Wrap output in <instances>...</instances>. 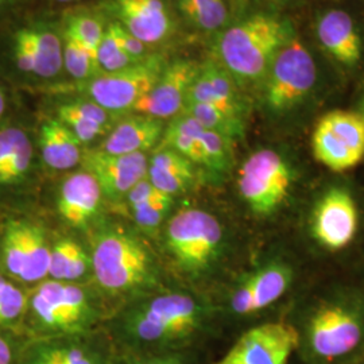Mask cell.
<instances>
[{"instance_id":"20","label":"cell","mask_w":364,"mask_h":364,"mask_svg":"<svg viewBox=\"0 0 364 364\" xmlns=\"http://www.w3.org/2000/svg\"><path fill=\"white\" fill-rule=\"evenodd\" d=\"M164 131V120L138 114L117 124L97 149L108 154L147 153L161 141Z\"/></svg>"},{"instance_id":"25","label":"cell","mask_w":364,"mask_h":364,"mask_svg":"<svg viewBox=\"0 0 364 364\" xmlns=\"http://www.w3.org/2000/svg\"><path fill=\"white\" fill-rule=\"evenodd\" d=\"M312 146L316 159L332 171L352 169L363 158L321 119L313 132Z\"/></svg>"},{"instance_id":"18","label":"cell","mask_w":364,"mask_h":364,"mask_svg":"<svg viewBox=\"0 0 364 364\" xmlns=\"http://www.w3.org/2000/svg\"><path fill=\"white\" fill-rule=\"evenodd\" d=\"M235 82V78L218 61H207L200 66L185 103L213 105L227 114L243 117V105Z\"/></svg>"},{"instance_id":"24","label":"cell","mask_w":364,"mask_h":364,"mask_svg":"<svg viewBox=\"0 0 364 364\" xmlns=\"http://www.w3.org/2000/svg\"><path fill=\"white\" fill-rule=\"evenodd\" d=\"M33 144L26 132L18 127L0 130V185L22 181L31 168Z\"/></svg>"},{"instance_id":"29","label":"cell","mask_w":364,"mask_h":364,"mask_svg":"<svg viewBox=\"0 0 364 364\" xmlns=\"http://www.w3.org/2000/svg\"><path fill=\"white\" fill-rule=\"evenodd\" d=\"M63 49L64 68L78 82L87 81L103 73L97 63L96 50H92L82 42H80L68 28H65L63 36Z\"/></svg>"},{"instance_id":"21","label":"cell","mask_w":364,"mask_h":364,"mask_svg":"<svg viewBox=\"0 0 364 364\" xmlns=\"http://www.w3.org/2000/svg\"><path fill=\"white\" fill-rule=\"evenodd\" d=\"M111 112L91 100H75L57 108V119L65 124L81 144H91L111 129Z\"/></svg>"},{"instance_id":"10","label":"cell","mask_w":364,"mask_h":364,"mask_svg":"<svg viewBox=\"0 0 364 364\" xmlns=\"http://www.w3.org/2000/svg\"><path fill=\"white\" fill-rule=\"evenodd\" d=\"M52 247L37 223L10 221L1 236L0 259L6 272L23 282H38L49 275Z\"/></svg>"},{"instance_id":"42","label":"cell","mask_w":364,"mask_h":364,"mask_svg":"<svg viewBox=\"0 0 364 364\" xmlns=\"http://www.w3.org/2000/svg\"><path fill=\"white\" fill-rule=\"evenodd\" d=\"M57 1H60V3H66V1H72V0H57Z\"/></svg>"},{"instance_id":"7","label":"cell","mask_w":364,"mask_h":364,"mask_svg":"<svg viewBox=\"0 0 364 364\" xmlns=\"http://www.w3.org/2000/svg\"><path fill=\"white\" fill-rule=\"evenodd\" d=\"M317 78L312 54L299 38H290L277 53L266 75V102L282 112L302 102Z\"/></svg>"},{"instance_id":"39","label":"cell","mask_w":364,"mask_h":364,"mask_svg":"<svg viewBox=\"0 0 364 364\" xmlns=\"http://www.w3.org/2000/svg\"><path fill=\"white\" fill-rule=\"evenodd\" d=\"M14 351L11 343L0 335V364H13Z\"/></svg>"},{"instance_id":"33","label":"cell","mask_w":364,"mask_h":364,"mask_svg":"<svg viewBox=\"0 0 364 364\" xmlns=\"http://www.w3.org/2000/svg\"><path fill=\"white\" fill-rule=\"evenodd\" d=\"M96 54H97V63L102 68L103 73L117 72L136 64L119 45L117 36L111 25L105 27V37L102 39Z\"/></svg>"},{"instance_id":"27","label":"cell","mask_w":364,"mask_h":364,"mask_svg":"<svg viewBox=\"0 0 364 364\" xmlns=\"http://www.w3.org/2000/svg\"><path fill=\"white\" fill-rule=\"evenodd\" d=\"M88 267L90 258L75 240L61 239L53 245L49 277L54 281H76L87 274Z\"/></svg>"},{"instance_id":"35","label":"cell","mask_w":364,"mask_h":364,"mask_svg":"<svg viewBox=\"0 0 364 364\" xmlns=\"http://www.w3.org/2000/svg\"><path fill=\"white\" fill-rule=\"evenodd\" d=\"M66 28L92 50H97L105 33V25L99 18L85 14L72 16Z\"/></svg>"},{"instance_id":"15","label":"cell","mask_w":364,"mask_h":364,"mask_svg":"<svg viewBox=\"0 0 364 364\" xmlns=\"http://www.w3.org/2000/svg\"><path fill=\"white\" fill-rule=\"evenodd\" d=\"M358 230V209L351 195L340 188L331 189L313 215V235L321 246L338 251L347 247Z\"/></svg>"},{"instance_id":"8","label":"cell","mask_w":364,"mask_h":364,"mask_svg":"<svg viewBox=\"0 0 364 364\" xmlns=\"http://www.w3.org/2000/svg\"><path fill=\"white\" fill-rule=\"evenodd\" d=\"M30 309L41 328L60 333L84 331L95 316L88 296L81 287L54 279L36 289Z\"/></svg>"},{"instance_id":"40","label":"cell","mask_w":364,"mask_h":364,"mask_svg":"<svg viewBox=\"0 0 364 364\" xmlns=\"http://www.w3.org/2000/svg\"><path fill=\"white\" fill-rule=\"evenodd\" d=\"M141 364H180L178 359L174 356L170 358H164V359H154V360H149V362H144Z\"/></svg>"},{"instance_id":"30","label":"cell","mask_w":364,"mask_h":364,"mask_svg":"<svg viewBox=\"0 0 364 364\" xmlns=\"http://www.w3.org/2000/svg\"><path fill=\"white\" fill-rule=\"evenodd\" d=\"M182 114L193 117L204 129L219 132L232 141L237 136H242L245 132L243 117L227 114L213 105L185 103Z\"/></svg>"},{"instance_id":"3","label":"cell","mask_w":364,"mask_h":364,"mask_svg":"<svg viewBox=\"0 0 364 364\" xmlns=\"http://www.w3.org/2000/svg\"><path fill=\"white\" fill-rule=\"evenodd\" d=\"M201 309L195 299L181 293L158 296L130 312L126 328L146 344H166L192 335L200 326Z\"/></svg>"},{"instance_id":"2","label":"cell","mask_w":364,"mask_h":364,"mask_svg":"<svg viewBox=\"0 0 364 364\" xmlns=\"http://www.w3.org/2000/svg\"><path fill=\"white\" fill-rule=\"evenodd\" d=\"M92 269L99 287L123 294L150 287L156 281V263L142 240L122 228H108L96 236Z\"/></svg>"},{"instance_id":"44","label":"cell","mask_w":364,"mask_h":364,"mask_svg":"<svg viewBox=\"0 0 364 364\" xmlns=\"http://www.w3.org/2000/svg\"><path fill=\"white\" fill-rule=\"evenodd\" d=\"M0 1H1V0H0Z\"/></svg>"},{"instance_id":"16","label":"cell","mask_w":364,"mask_h":364,"mask_svg":"<svg viewBox=\"0 0 364 364\" xmlns=\"http://www.w3.org/2000/svg\"><path fill=\"white\" fill-rule=\"evenodd\" d=\"M119 23L144 45H156L169 37L173 21L164 0H117Z\"/></svg>"},{"instance_id":"14","label":"cell","mask_w":364,"mask_h":364,"mask_svg":"<svg viewBox=\"0 0 364 364\" xmlns=\"http://www.w3.org/2000/svg\"><path fill=\"white\" fill-rule=\"evenodd\" d=\"M14 57L23 73L55 77L64 68L63 38L49 27H22L14 36Z\"/></svg>"},{"instance_id":"41","label":"cell","mask_w":364,"mask_h":364,"mask_svg":"<svg viewBox=\"0 0 364 364\" xmlns=\"http://www.w3.org/2000/svg\"><path fill=\"white\" fill-rule=\"evenodd\" d=\"M6 109H7L6 95H4V92L1 91V88H0V122H1V119H3L4 114H6Z\"/></svg>"},{"instance_id":"5","label":"cell","mask_w":364,"mask_h":364,"mask_svg":"<svg viewBox=\"0 0 364 364\" xmlns=\"http://www.w3.org/2000/svg\"><path fill=\"white\" fill-rule=\"evenodd\" d=\"M165 68V60L161 55H149L126 69L80 81L78 90L114 115L127 112L153 90Z\"/></svg>"},{"instance_id":"9","label":"cell","mask_w":364,"mask_h":364,"mask_svg":"<svg viewBox=\"0 0 364 364\" xmlns=\"http://www.w3.org/2000/svg\"><path fill=\"white\" fill-rule=\"evenodd\" d=\"M364 338V321L347 305L328 304L316 311L306 329L308 347L321 360L332 362L355 351Z\"/></svg>"},{"instance_id":"19","label":"cell","mask_w":364,"mask_h":364,"mask_svg":"<svg viewBox=\"0 0 364 364\" xmlns=\"http://www.w3.org/2000/svg\"><path fill=\"white\" fill-rule=\"evenodd\" d=\"M316 33L321 46L340 64L355 66L360 61L362 38L350 14L328 11L318 19Z\"/></svg>"},{"instance_id":"43","label":"cell","mask_w":364,"mask_h":364,"mask_svg":"<svg viewBox=\"0 0 364 364\" xmlns=\"http://www.w3.org/2000/svg\"><path fill=\"white\" fill-rule=\"evenodd\" d=\"M363 117V119H364V115H363V117Z\"/></svg>"},{"instance_id":"17","label":"cell","mask_w":364,"mask_h":364,"mask_svg":"<svg viewBox=\"0 0 364 364\" xmlns=\"http://www.w3.org/2000/svg\"><path fill=\"white\" fill-rule=\"evenodd\" d=\"M103 192L95 177L85 170L75 171L61 183L57 209L72 227H85L97 215Z\"/></svg>"},{"instance_id":"12","label":"cell","mask_w":364,"mask_h":364,"mask_svg":"<svg viewBox=\"0 0 364 364\" xmlns=\"http://www.w3.org/2000/svg\"><path fill=\"white\" fill-rule=\"evenodd\" d=\"M81 165L95 177L103 196L117 200L147 177L149 156L136 154H108L99 149L82 153Z\"/></svg>"},{"instance_id":"1","label":"cell","mask_w":364,"mask_h":364,"mask_svg":"<svg viewBox=\"0 0 364 364\" xmlns=\"http://www.w3.org/2000/svg\"><path fill=\"white\" fill-rule=\"evenodd\" d=\"M287 27L258 14L227 28L216 43L218 63L239 82L266 77L277 53L289 41Z\"/></svg>"},{"instance_id":"23","label":"cell","mask_w":364,"mask_h":364,"mask_svg":"<svg viewBox=\"0 0 364 364\" xmlns=\"http://www.w3.org/2000/svg\"><path fill=\"white\" fill-rule=\"evenodd\" d=\"M39 144L45 164L52 169L69 170L81 162L82 144L58 119H49L42 124Z\"/></svg>"},{"instance_id":"32","label":"cell","mask_w":364,"mask_h":364,"mask_svg":"<svg viewBox=\"0 0 364 364\" xmlns=\"http://www.w3.org/2000/svg\"><path fill=\"white\" fill-rule=\"evenodd\" d=\"M198 141L204 158L203 166L212 170H225L230 166L232 156V139L219 132L203 129Z\"/></svg>"},{"instance_id":"13","label":"cell","mask_w":364,"mask_h":364,"mask_svg":"<svg viewBox=\"0 0 364 364\" xmlns=\"http://www.w3.org/2000/svg\"><path fill=\"white\" fill-rule=\"evenodd\" d=\"M200 66L191 60H177L166 65L153 90L134 105L132 111L159 120L180 115Z\"/></svg>"},{"instance_id":"37","label":"cell","mask_w":364,"mask_h":364,"mask_svg":"<svg viewBox=\"0 0 364 364\" xmlns=\"http://www.w3.org/2000/svg\"><path fill=\"white\" fill-rule=\"evenodd\" d=\"M112 30L117 36V42L122 46V49L127 53L132 58L134 63H141L149 57L147 45H144L142 41L134 37L120 23H111Z\"/></svg>"},{"instance_id":"11","label":"cell","mask_w":364,"mask_h":364,"mask_svg":"<svg viewBox=\"0 0 364 364\" xmlns=\"http://www.w3.org/2000/svg\"><path fill=\"white\" fill-rule=\"evenodd\" d=\"M299 341L294 326L266 323L247 331L218 364H287Z\"/></svg>"},{"instance_id":"22","label":"cell","mask_w":364,"mask_h":364,"mask_svg":"<svg viewBox=\"0 0 364 364\" xmlns=\"http://www.w3.org/2000/svg\"><path fill=\"white\" fill-rule=\"evenodd\" d=\"M195 178V164L177 151L159 147L149 158L147 180L165 195L173 197L183 192Z\"/></svg>"},{"instance_id":"38","label":"cell","mask_w":364,"mask_h":364,"mask_svg":"<svg viewBox=\"0 0 364 364\" xmlns=\"http://www.w3.org/2000/svg\"><path fill=\"white\" fill-rule=\"evenodd\" d=\"M166 196L169 195H165L161 191H158L156 186L149 181L147 177H146L142 181L138 182L126 197H127L129 205L135 207V205H141V204L149 203V201L164 198Z\"/></svg>"},{"instance_id":"34","label":"cell","mask_w":364,"mask_h":364,"mask_svg":"<svg viewBox=\"0 0 364 364\" xmlns=\"http://www.w3.org/2000/svg\"><path fill=\"white\" fill-rule=\"evenodd\" d=\"M27 299L23 291L0 275V326L18 321L26 311Z\"/></svg>"},{"instance_id":"6","label":"cell","mask_w":364,"mask_h":364,"mask_svg":"<svg viewBox=\"0 0 364 364\" xmlns=\"http://www.w3.org/2000/svg\"><path fill=\"white\" fill-rule=\"evenodd\" d=\"M293 173L281 154L263 149L248 156L239 170L237 186L251 210L260 216L272 215L289 196Z\"/></svg>"},{"instance_id":"31","label":"cell","mask_w":364,"mask_h":364,"mask_svg":"<svg viewBox=\"0 0 364 364\" xmlns=\"http://www.w3.org/2000/svg\"><path fill=\"white\" fill-rule=\"evenodd\" d=\"M178 7L193 26L205 31L220 28L228 19L224 0H178Z\"/></svg>"},{"instance_id":"4","label":"cell","mask_w":364,"mask_h":364,"mask_svg":"<svg viewBox=\"0 0 364 364\" xmlns=\"http://www.w3.org/2000/svg\"><path fill=\"white\" fill-rule=\"evenodd\" d=\"M166 246L182 270L198 273L218 257L223 242L219 220L203 209L185 208L170 219Z\"/></svg>"},{"instance_id":"28","label":"cell","mask_w":364,"mask_h":364,"mask_svg":"<svg viewBox=\"0 0 364 364\" xmlns=\"http://www.w3.org/2000/svg\"><path fill=\"white\" fill-rule=\"evenodd\" d=\"M23 364H97V358L78 343L49 341L31 347Z\"/></svg>"},{"instance_id":"36","label":"cell","mask_w":364,"mask_h":364,"mask_svg":"<svg viewBox=\"0 0 364 364\" xmlns=\"http://www.w3.org/2000/svg\"><path fill=\"white\" fill-rule=\"evenodd\" d=\"M171 203H173V197L166 196L159 200L130 207L132 218L141 228H144V231H154L162 224Z\"/></svg>"},{"instance_id":"26","label":"cell","mask_w":364,"mask_h":364,"mask_svg":"<svg viewBox=\"0 0 364 364\" xmlns=\"http://www.w3.org/2000/svg\"><path fill=\"white\" fill-rule=\"evenodd\" d=\"M291 281V273L284 264H269L246 281L251 301L252 313L270 306L281 299Z\"/></svg>"}]
</instances>
